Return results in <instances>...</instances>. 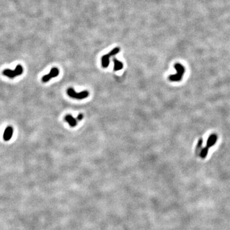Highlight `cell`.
I'll return each instance as SVG.
<instances>
[{
    "mask_svg": "<svg viewBox=\"0 0 230 230\" xmlns=\"http://www.w3.org/2000/svg\"><path fill=\"white\" fill-rule=\"evenodd\" d=\"M174 67L176 69L177 73L176 74L171 75L169 76V80L173 82H177L180 81L182 80L183 75L185 74V71H186V68L183 66L180 63H176L174 66Z\"/></svg>",
    "mask_w": 230,
    "mask_h": 230,
    "instance_id": "cell-1",
    "label": "cell"
},
{
    "mask_svg": "<svg viewBox=\"0 0 230 230\" xmlns=\"http://www.w3.org/2000/svg\"><path fill=\"white\" fill-rule=\"evenodd\" d=\"M67 93L68 94V95L69 97H71V98L78 99V100L85 99L89 96V94H90L89 92L87 91V90H85V91L77 93L74 90V88H68Z\"/></svg>",
    "mask_w": 230,
    "mask_h": 230,
    "instance_id": "cell-2",
    "label": "cell"
},
{
    "mask_svg": "<svg viewBox=\"0 0 230 230\" xmlns=\"http://www.w3.org/2000/svg\"><path fill=\"white\" fill-rule=\"evenodd\" d=\"M120 49L119 47H115L111 50L109 53L104 55L101 58V65L103 68H107L109 65V58L111 56L119 53Z\"/></svg>",
    "mask_w": 230,
    "mask_h": 230,
    "instance_id": "cell-3",
    "label": "cell"
},
{
    "mask_svg": "<svg viewBox=\"0 0 230 230\" xmlns=\"http://www.w3.org/2000/svg\"><path fill=\"white\" fill-rule=\"evenodd\" d=\"M23 68L20 65H17L16 68L13 71L10 69H6L3 71V74L8 76L10 78H14L17 75H20L23 74Z\"/></svg>",
    "mask_w": 230,
    "mask_h": 230,
    "instance_id": "cell-4",
    "label": "cell"
},
{
    "mask_svg": "<svg viewBox=\"0 0 230 230\" xmlns=\"http://www.w3.org/2000/svg\"><path fill=\"white\" fill-rule=\"evenodd\" d=\"M59 73H60V71H59L58 68H53L51 70L49 74L47 75H45L42 77V81L43 83H47L51 79L54 78L55 77H57L59 75Z\"/></svg>",
    "mask_w": 230,
    "mask_h": 230,
    "instance_id": "cell-5",
    "label": "cell"
},
{
    "mask_svg": "<svg viewBox=\"0 0 230 230\" xmlns=\"http://www.w3.org/2000/svg\"><path fill=\"white\" fill-rule=\"evenodd\" d=\"M13 132V130L12 127L8 126L6 127L4 131V134H3V139H4V140L6 141L10 140V139L12 137Z\"/></svg>",
    "mask_w": 230,
    "mask_h": 230,
    "instance_id": "cell-6",
    "label": "cell"
},
{
    "mask_svg": "<svg viewBox=\"0 0 230 230\" xmlns=\"http://www.w3.org/2000/svg\"><path fill=\"white\" fill-rule=\"evenodd\" d=\"M65 120L68 122L71 127H74L78 125V121L71 114H67L65 116Z\"/></svg>",
    "mask_w": 230,
    "mask_h": 230,
    "instance_id": "cell-7",
    "label": "cell"
},
{
    "mask_svg": "<svg viewBox=\"0 0 230 230\" xmlns=\"http://www.w3.org/2000/svg\"><path fill=\"white\" fill-rule=\"evenodd\" d=\"M217 135H215V134L210 135L207 140V147L210 148V147H211V146H214L215 144L216 141H217Z\"/></svg>",
    "mask_w": 230,
    "mask_h": 230,
    "instance_id": "cell-8",
    "label": "cell"
},
{
    "mask_svg": "<svg viewBox=\"0 0 230 230\" xmlns=\"http://www.w3.org/2000/svg\"><path fill=\"white\" fill-rule=\"evenodd\" d=\"M113 62H114V71H118L123 68V63L120 61V60H117L116 58H113Z\"/></svg>",
    "mask_w": 230,
    "mask_h": 230,
    "instance_id": "cell-9",
    "label": "cell"
},
{
    "mask_svg": "<svg viewBox=\"0 0 230 230\" xmlns=\"http://www.w3.org/2000/svg\"><path fill=\"white\" fill-rule=\"evenodd\" d=\"M202 143H203V139L201 138H200L199 139V141H198V145L196 146V151H195V153H196V155H200V153L201 150V147H202Z\"/></svg>",
    "mask_w": 230,
    "mask_h": 230,
    "instance_id": "cell-10",
    "label": "cell"
},
{
    "mask_svg": "<svg viewBox=\"0 0 230 230\" xmlns=\"http://www.w3.org/2000/svg\"><path fill=\"white\" fill-rule=\"evenodd\" d=\"M208 153V147L203 148L201 149V150L200 153V156L201 158L205 159L207 156Z\"/></svg>",
    "mask_w": 230,
    "mask_h": 230,
    "instance_id": "cell-11",
    "label": "cell"
},
{
    "mask_svg": "<svg viewBox=\"0 0 230 230\" xmlns=\"http://www.w3.org/2000/svg\"><path fill=\"white\" fill-rule=\"evenodd\" d=\"M83 114H79L78 116V117H77L76 120H78V121H81V120H83Z\"/></svg>",
    "mask_w": 230,
    "mask_h": 230,
    "instance_id": "cell-12",
    "label": "cell"
}]
</instances>
